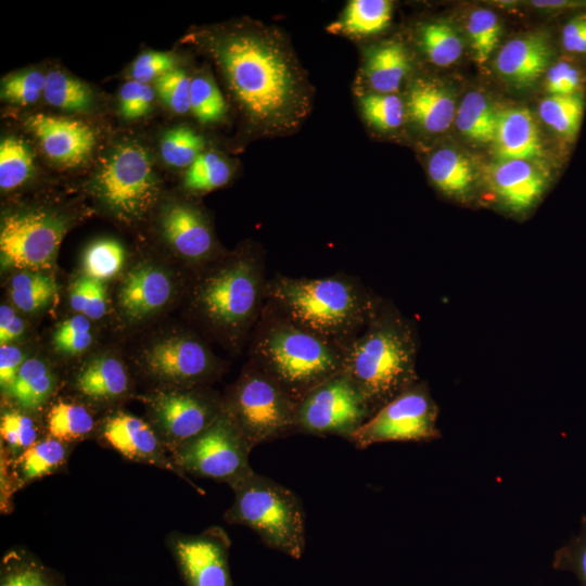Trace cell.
<instances>
[{"instance_id": "40", "label": "cell", "mask_w": 586, "mask_h": 586, "mask_svg": "<svg viewBox=\"0 0 586 586\" xmlns=\"http://www.w3.org/2000/svg\"><path fill=\"white\" fill-rule=\"evenodd\" d=\"M231 178L227 161L214 152L200 154L188 167L183 183L193 192H208L224 187Z\"/></svg>"}, {"instance_id": "52", "label": "cell", "mask_w": 586, "mask_h": 586, "mask_svg": "<svg viewBox=\"0 0 586 586\" xmlns=\"http://www.w3.org/2000/svg\"><path fill=\"white\" fill-rule=\"evenodd\" d=\"M175 58L170 53L150 51L141 54L131 67L133 80L148 84L175 68Z\"/></svg>"}, {"instance_id": "39", "label": "cell", "mask_w": 586, "mask_h": 586, "mask_svg": "<svg viewBox=\"0 0 586 586\" xmlns=\"http://www.w3.org/2000/svg\"><path fill=\"white\" fill-rule=\"evenodd\" d=\"M126 258L124 246L114 239H99L84 252L82 270L85 277L106 280L119 272Z\"/></svg>"}, {"instance_id": "2", "label": "cell", "mask_w": 586, "mask_h": 586, "mask_svg": "<svg viewBox=\"0 0 586 586\" xmlns=\"http://www.w3.org/2000/svg\"><path fill=\"white\" fill-rule=\"evenodd\" d=\"M381 300L357 277L344 272L321 278L276 273L267 280L265 306L345 351Z\"/></svg>"}, {"instance_id": "9", "label": "cell", "mask_w": 586, "mask_h": 586, "mask_svg": "<svg viewBox=\"0 0 586 586\" xmlns=\"http://www.w3.org/2000/svg\"><path fill=\"white\" fill-rule=\"evenodd\" d=\"M252 449L233 421L222 411L213 424L170 457L188 480L189 474L231 486L254 472L249 462Z\"/></svg>"}, {"instance_id": "19", "label": "cell", "mask_w": 586, "mask_h": 586, "mask_svg": "<svg viewBox=\"0 0 586 586\" xmlns=\"http://www.w3.org/2000/svg\"><path fill=\"white\" fill-rule=\"evenodd\" d=\"M160 222L163 237L181 258L196 264L214 259L216 240L207 218L198 207L182 202L169 203Z\"/></svg>"}, {"instance_id": "8", "label": "cell", "mask_w": 586, "mask_h": 586, "mask_svg": "<svg viewBox=\"0 0 586 586\" xmlns=\"http://www.w3.org/2000/svg\"><path fill=\"white\" fill-rule=\"evenodd\" d=\"M93 191L118 219L132 222L143 218L160 192L152 160L135 141L116 145L100 163Z\"/></svg>"}, {"instance_id": "30", "label": "cell", "mask_w": 586, "mask_h": 586, "mask_svg": "<svg viewBox=\"0 0 586 586\" xmlns=\"http://www.w3.org/2000/svg\"><path fill=\"white\" fill-rule=\"evenodd\" d=\"M47 435L74 445L95 433L93 413L82 404L60 399L46 416Z\"/></svg>"}, {"instance_id": "24", "label": "cell", "mask_w": 586, "mask_h": 586, "mask_svg": "<svg viewBox=\"0 0 586 586\" xmlns=\"http://www.w3.org/2000/svg\"><path fill=\"white\" fill-rule=\"evenodd\" d=\"M407 107L412 120L431 133L445 131L457 111L454 97L444 86L423 79L410 87Z\"/></svg>"}, {"instance_id": "21", "label": "cell", "mask_w": 586, "mask_h": 586, "mask_svg": "<svg viewBox=\"0 0 586 586\" xmlns=\"http://www.w3.org/2000/svg\"><path fill=\"white\" fill-rule=\"evenodd\" d=\"M174 292L169 276L153 265H139L125 278L119 305L131 319H143L164 307Z\"/></svg>"}, {"instance_id": "28", "label": "cell", "mask_w": 586, "mask_h": 586, "mask_svg": "<svg viewBox=\"0 0 586 586\" xmlns=\"http://www.w3.org/2000/svg\"><path fill=\"white\" fill-rule=\"evenodd\" d=\"M55 387L50 368L39 358L24 361L13 383L4 392L22 410L41 409Z\"/></svg>"}, {"instance_id": "10", "label": "cell", "mask_w": 586, "mask_h": 586, "mask_svg": "<svg viewBox=\"0 0 586 586\" xmlns=\"http://www.w3.org/2000/svg\"><path fill=\"white\" fill-rule=\"evenodd\" d=\"M438 406L419 380L380 408L347 441L364 449L384 442H428L441 437Z\"/></svg>"}, {"instance_id": "5", "label": "cell", "mask_w": 586, "mask_h": 586, "mask_svg": "<svg viewBox=\"0 0 586 586\" xmlns=\"http://www.w3.org/2000/svg\"><path fill=\"white\" fill-rule=\"evenodd\" d=\"M251 361L296 404L342 372L344 351L264 306L253 330Z\"/></svg>"}, {"instance_id": "15", "label": "cell", "mask_w": 586, "mask_h": 586, "mask_svg": "<svg viewBox=\"0 0 586 586\" xmlns=\"http://www.w3.org/2000/svg\"><path fill=\"white\" fill-rule=\"evenodd\" d=\"M148 373L173 387L202 386L217 373V361L193 335H175L149 347L143 356Z\"/></svg>"}, {"instance_id": "56", "label": "cell", "mask_w": 586, "mask_h": 586, "mask_svg": "<svg viewBox=\"0 0 586 586\" xmlns=\"http://www.w3.org/2000/svg\"><path fill=\"white\" fill-rule=\"evenodd\" d=\"M533 5L538 8H577L586 7V1H532Z\"/></svg>"}, {"instance_id": "55", "label": "cell", "mask_w": 586, "mask_h": 586, "mask_svg": "<svg viewBox=\"0 0 586 586\" xmlns=\"http://www.w3.org/2000/svg\"><path fill=\"white\" fill-rule=\"evenodd\" d=\"M25 330V323L14 309L8 305L0 307V343L1 345L20 337Z\"/></svg>"}, {"instance_id": "35", "label": "cell", "mask_w": 586, "mask_h": 586, "mask_svg": "<svg viewBox=\"0 0 586 586\" xmlns=\"http://www.w3.org/2000/svg\"><path fill=\"white\" fill-rule=\"evenodd\" d=\"M55 282L41 271L22 270L10 282L12 303L24 313L43 308L55 293Z\"/></svg>"}, {"instance_id": "12", "label": "cell", "mask_w": 586, "mask_h": 586, "mask_svg": "<svg viewBox=\"0 0 586 586\" xmlns=\"http://www.w3.org/2000/svg\"><path fill=\"white\" fill-rule=\"evenodd\" d=\"M66 232V220L55 213L35 209L3 216L0 255L3 268L40 271L50 268Z\"/></svg>"}, {"instance_id": "11", "label": "cell", "mask_w": 586, "mask_h": 586, "mask_svg": "<svg viewBox=\"0 0 586 586\" xmlns=\"http://www.w3.org/2000/svg\"><path fill=\"white\" fill-rule=\"evenodd\" d=\"M144 402L154 428L169 455L200 435L222 413L216 394L195 387H170L154 392Z\"/></svg>"}, {"instance_id": "17", "label": "cell", "mask_w": 586, "mask_h": 586, "mask_svg": "<svg viewBox=\"0 0 586 586\" xmlns=\"http://www.w3.org/2000/svg\"><path fill=\"white\" fill-rule=\"evenodd\" d=\"M547 178L528 161H499L491 166L487 188L500 209L522 216L533 209L547 189Z\"/></svg>"}, {"instance_id": "33", "label": "cell", "mask_w": 586, "mask_h": 586, "mask_svg": "<svg viewBox=\"0 0 586 586\" xmlns=\"http://www.w3.org/2000/svg\"><path fill=\"white\" fill-rule=\"evenodd\" d=\"M585 100L582 93L572 95H549L538 107L542 120L557 135L572 141L583 120Z\"/></svg>"}, {"instance_id": "29", "label": "cell", "mask_w": 586, "mask_h": 586, "mask_svg": "<svg viewBox=\"0 0 586 586\" xmlns=\"http://www.w3.org/2000/svg\"><path fill=\"white\" fill-rule=\"evenodd\" d=\"M0 586H65V579L35 555L14 548L1 559Z\"/></svg>"}, {"instance_id": "38", "label": "cell", "mask_w": 586, "mask_h": 586, "mask_svg": "<svg viewBox=\"0 0 586 586\" xmlns=\"http://www.w3.org/2000/svg\"><path fill=\"white\" fill-rule=\"evenodd\" d=\"M421 42L429 60L437 66H449L455 63L463 50L461 38L444 22L424 25L421 30Z\"/></svg>"}, {"instance_id": "14", "label": "cell", "mask_w": 586, "mask_h": 586, "mask_svg": "<svg viewBox=\"0 0 586 586\" xmlns=\"http://www.w3.org/2000/svg\"><path fill=\"white\" fill-rule=\"evenodd\" d=\"M166 544L186 586H233L229 566L231 540L220 526L199 534L171 532Z\"/></svg>"}, {"instance_id": "18", "label": "cell", "mask_w": 586, "mask_h": 586, "mask_svg": "<svg viewBox=\"0 0 586 586\" xmlns=\"http://www.w3.org/2000/svg\"><path fill=\"white\" fill-rule=\"evenodd\" d=\"M26 126L37 138L46 156L62 166L82 164L95 144L92 128L79 120L36 113L27 116Z\"/></svg>"}, {"instance_id": "44", "label": "cell", "mask_w": 586, "mask_h": 586, "mask_svg": "<svg viewBox=\"0 0 586 586\" xmlns=\"http://www.w3.org/2000/svg\"><path fill=\"white\" fill-rule=\"evenodd\" d=\"M190 111L204 124L222 118L227 111L225 99L216 84L205 76L191 79Z\"/></svg>"}, {"instance_id": "45", "label": "cell", "mask_w": 586, "mask_h": 586, "mask_svg": "<svg viewBox=\"0 0 586 586\" xmlns=\"http://www.w3.org/2000/svg\"><path fill=\"white\" fill-rule=\"evenodd\" d=\"M44 86L46 75L40 71L14 73L1 81V99L18 105H29L43 95Z\"/></svg>"}, {"instance_id": "53", "label": "cell", "mask_w": 586, "mask_h": 586, "mask_svg": "<svg viewBox=\"0 0 586 586\" xmlns=\"http://www.w3.org/2000/svg\"><path fill=\"white\" fill-rule=\"evenodd\" d=\"M25 360L23 352L16 346H0V385L3 392L13 383Z\"/></svg>"}, {"instance_id": "6", "label": "cell", "mask_w": 586, "mask_h": 586, "mask_svg": "<svg viewBox=\"0 0 586 586\" xmlns=\"http://www.w3.org/2000/svg\"><path fill=\"white\" fill-rule=\"evenodd\" d=\"M230 487L234 499L225 521L247 526L267 547L301 559L305 549V512L297 495L255 472Z\"/></svg>"}, {"instance_id": "22", "label": "cell", "mask_w": 586, "mask_h": 586, "mask_svg": "<svg viewBox=\"0 0 586 586\" xmlns=\"http://www.w3.org/2000/svg\"><path fill=\"white\" fill-rule=\"evenodd\" d=\"M494 149L499 161L535 158L542 153L538 129L525 107L498 111Z\"/></svg>"}, {"instance_id": "36", "label": "cell", "mask_w": 586, "mask_h": 586, "mask_svg": "<svg viewBox=\"0 0 586 586\" xmlns=\"http://www.w3.org/2000/svg\"><path fill=\"white\" fill-rule=\"evenodd\" d=\"M25 410L11 409L1 415V449L15 459L42 437L38 423Z\"/></svg>"}, {"instance_id": "26", "label": "cell", "mask_w": 586, "mask_h": 586, "mask_svg": "<svg viewBox=\"0 0 586 586\" xmlns=\"http://www.w3.org/2000/svg\"><path fill=\"white\" fill-rule=\"evenodd\" d=\"M408 69L409 61L404 47L387 42L370 52L364 75L374 93L392 94L399 89Z\"/></svg>"}, {"instance_id": "4", "label": "cell", "mask_w": 586, "mask_h": 586, "mask_svg": "<svg viewBox=\"0 0 586 586\" xmlns=\"http://www.w3.org/2000/svg\"><path fill=\"white\" fill-rule=\"evenodd\" d=\"M267 280L260 250L244 246L202 273L193 289V308L218 337L238 347L259 320Z\"/></svg>"}, {"instance_id": "3", "label": "cell", "mask_w": 586, "mask_h": 586, "mask_svg": "<svg viewBox=\"0 0 586 586\" xmlns=\"http://www.w3.org/2000/svg\"><path fill=\"white\" fill-rule=\"evenodd\" d=\"M418 344L413 323L382 298L366 328L344 351L342 373L362 395L372 416L420 380Z\"/></svg>"}, {"instance_id": "51", "label": "cell", "mask_w": 586, "mask_h": 586, "mask_svg": "<svg viewBox=\"0 0 586 586\" xmlns=\"http://www.w3.org/2000/svg\"><path fill=\"white\" fill-rule=\"evenodd\" d=\"M582 73L571 62L559 61L546 75V90L550 95H572L581 93Z\"/></svg>"}, {"instance_id": "50", "label": "cell", "mask_w": 586, "mask_h": 586, "mask_svg": "<svg viewBox=\"0 0 586 586\" xmlns=\"http://www.w3.org/2000/svg\"><path fill=\"white\" fill-rule=\"evenodd\" d=\"M154 100V90L148 84L130 80L119 91V107L127 119H136L145 115Z\"/></svg>"}, {"instance_id": "43", "label": "cell", "mask_w": 586, "mask_h": 586, "mask_svg": "<svg viewBox=\"0 0 586 586\" xmlns=\"http://www.w3.org/2000/svg\"><path fill=\"white\" fill-rule=\"evenodd\" d=\"M467 28L475 61L483 64L489 59L499 41L498 17L491 10L477 9L471 13Z\"/></svg>"}, {"instance_id": "48", "label": "cell", "mask_w": 586, "mask_h": 586, "mask_svg": "<svg viewBox=\"0 0 586 586\" xmlns=\"http://www.w3.org/2000/svg\"><path fill=\"white\" fill-rule=\"evenodd\" d=\"M552 568L573 573L581 586H586V515L578 533L555 552Z\"/></svg>"}, {"instance_id": "46", "label": "cell", "mask_w": 586, "mask_h": 586, "mask_svg": "<svg viewBox=\"0 0 586 586\" xmlns=\"http://www.w3.org/2000/svg\"><path fill=\"white\" fill-rule=\"evenodd\" d=\"M71 307L89 319L97 320L106 311L103 281L82 277L74 282L69 292Z\"/></svg>"}, {"instance_id": "23", "label": "cell", "mask_w": 586, "mask_h": 586, "mask_svg": "<svg viewBox=\"0 0 586 586\" xmlns=\"http://www.w3.org/2000/svg\"><path fill=\"white\" fill-rule=\"evenodd\" d=\"M74 387L90 402L111 403L128 393L129 377L117 358L101 356L80 368L75 377Z\"/></svg>"}, {"instance_id": "54", "label": "cell", "mask_w": 586, "mask_h": 586, "mask_svg": "<svg viewBox=\"0 0 586 586\" xmlns=\"http://www.w3.org/2000/svg\"><path fill=\"white\" fill-rule=\"evenodd\" d=\"M561 41L571 53H586V15L574 17L564 25Z\"/></svg>"}, {"instance_id": "31", "label": "cell", "mask_w": 586, "mask_h": 586, "mask_svg": "<svg viewBox=\"0 0 586 586\" xmlns=\"http://www.w3.org/2000/svg\"><path fill=\"white\" fill-rule=\"evenodd\" d=\"M392 3L387 0H352L340 21L329 30L349 36H368L380 33L390 23Z\"/></svg>"}, {"instance_id": "16", "label": "cell", "mask_w": 586, "mask_h": 586, "mask_svg": "<svg viewBox=\"0 0 586 586\" xmlns=\"http://www.w3.org/2000/svg\"><path fill=\"white\" fill-rule=\"evenodd\" d=\"M99 435L107 447L126 460L170 471L194 486L175 466L154 428L143 419L116 411L103 421Z\"/></svg>"}, {"instance_id": "7", "label": "cell", "mask_w": 586, "mask_h": 586, "mask_svg": "<svg viewBox=\"0 0 586 586\" xmlns=\"http://www.w3.org/2000/svg\"><path fill=\"white\" fill-rule=\"evenodd\" d=\"M221 403L252 448L295 433L297 404L251 360Z\"/></svg>"}, {"instance_id": "47", "label": "cell", "mask_w": 586, "mask_h": 586, "mask_svg": "<svg viewBox=\"0 0 586 586\" xmlns=\"http://www.w3.org/2000/svg\"><path fill=\"white\" fill-rule=\"evenodd\" d=\"M90 319L76 315L63 321L53 334L54 347L65 355H77L85 352L92 343Z\"/></svg>"}, {"instance_id": "37", "label": "cell", "mask_w": 586, "mask_h": 586, "mask_svg": "<svg viewBox=\"0 0 586 586\" xmlns=\"http://www.w3.org/2000/svg\"><path fill=\"white\" fill-rule=\"evenodd\" d=\"M34 173V157L24 140L15 136L0 142V188L13 190L25 183Z\"/></svg>"}, {"instance_id": "13", "label": "cell", "mask_w": 586, "mask_h": 586, "mask_svg": "<svg viewBox=\"0 0 586 586\" xmlns=\"http://www.w3.org/2000/svg\"><path fill=\"white\" fill-rule=\"evenodd\" d=\"M371 416L362 395L341 372L297 404L295 433L337 435L347 440Z\"/></svg>"}, {"instance_id": "42", "label": "cell", "mask_w": 586, "mask_h": 586, "mask_svg": "<svg viewBox=\"0 0 586 586\" xmlns=\"http://www.w3.org/2000/svg\"><path fill=\"white\" fill-rule=\"evenodd\" d=\"M360 107L367 122L384 131L398 128L405 118L404 102L394 93L365 94L360 98Z\"/></svg>"}, {"instance_id": "25", "label": "cell", "mask_w": 586, "mask_h": 586, "mask_svg": "<svg viewBox=\"0 0 586 586\" xmlns=\"http://www.w3.org/2000/svg\"><path fill=\"white\" fill-rule=\"evenodd\" d=\"M72 450L73 445L46 435L15 459L9 458L15 491L59 472L66 466Z\"/></svg>"}, {"instance_id": "34", "label": "cell", "mask_w": 586, "mask_h": 586, "mask_svg": "<svg viewBox=\"0 0 586 586\" xmlns=\"http://www.w3.org/2000/svg\"><path fill=\"white\" fill-rule=\"evenodd\" d=\"M43 98L50 105L71 112H86L93 102L92 91L85 82L59 69L46 75Z\"/></svg>"}, {"instance_id": "27", "label": "cell", "mask_w": 586, "mask_h": 586, "mask_svg": "<svg viewBox=\"0 0 586 586\" xmlns=\"http://www.w3.org/2000/svg\"><path fill=\"white\" fill-rule=\"evenodd\" d=\"M428 173L434 186L447 196L458 200L470 198L473 170L461 153L450 148L437 150L429 160Z\"/></svg>"}, {"instance_id": "49", "label": "cell", "mask_w": 586, "mask_h": 586, "mask_svg": "<svg viewBox=\"0 0 586 586\" xmlns=\"http://www.w3.org/2000/svg\"><path fill=\"white\" fill-rule=\"evenodd\" d=\"M191 78L182 69L174 68L155 80V89L164 103L175 113L190 111Z\"/></svg>"}, {"instance_id": "20", "label": "cell", "mask_w": 586, "mask_h": 586, "mask_svg": "<svg viewBox=\"0 0 586 586\" xmlns=\"http://www.w3.org/2000/svg\"><path fill=\"white\" fill-rule=\"evenodd\" d=\"M552 50L543 34H530L509 40L499 50L495 66L511 85L523 88L533 85L550 64Z\"/></svg>"}, {"instance_id": "32", "label": "cell", "mask_w": 586, "mask_h": 586, "mask_svg": "<svg viewBox=\"0 0 586 586\" xmlns=\"http://www.w3.org/2000/svg\"><path fill=\"white\" fill-rule=\"evenodd\" d=\"M496 111L486 95L479 91L467 93L455 115L457 129L467 138L482 143L493 142L496 125Z\"/></svg>"}, {"instance_id": "1", "label": "cell", "mask_w": 586, "mask_h": 586, "mask_svg": "<svg viewBox=\"0 0 586 586\" xmlns=\"http://www.w3.org/2000/svg\"><path fill=\"white\" fill-rule=\"evenodd\" d=\"M212 55L247 119L266 133L297 126L309 109L302 71L282 39L267 28L241 27L216 36Z\"/></svg>"}, {"instance_id": "41", "label": "cell", "mask_w": 586, "mask_h": 586, "mask_svg": "<svg viewBox=\"0 0 586 586\" xmlns=\"http://www.w3.org/2000/svg\"><path fill=\"white\" fill-rule=\"evenodd\" d=\"M204 139L188 127H175L162 138L164 162L173 167H189L203 153Z\"/></svg>"}]
</instances>
